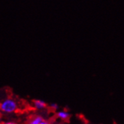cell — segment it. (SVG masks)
<instances>
[{
    "instance_id": "1",
    "label": "cell",
    "mask_w": 124,
    "mask_h": 124,
    "mask_svg": "<svg viewBox=\"0 0 124 124\" xmlns=\"http://www.w3.org/2000/svg\"><path fill=\"white\" fill-rule=\"evenodd\" d=\"M19 104L12 98H6L0 102V111L5 114H13L19 110Z\"/></svg>"
},
{
    "instance_id": "2",
    "label": "cell",
    "mask_w": 124,
    "mask_h": 124,
    "mask_svg": "<svg viewBox=\"0 0 124 124\" xmlns=\"http://www.w3.org/2000/svg\"><path fill=\"white\" fill-rule=\"evenodd\" d=\"M33 107L36 110H43L47 107V104L43 100L37 99L33 101Z\"/></svg>"
},
{
    "instance_id": "3",
    "label": "cell",
    "mask_w": 124,
    "mask_h": 124,
    "mask_svg": "<svg viewBox=\"0 0 124 124\" xmlns=\"http://www.w3.org/2000/svg\"><path fill=\"white\" fill-rule=\"evenodd\" d=\"M56 116H57V117L59 118L60 120L65 121V120H67L69 118L70 114H69V113L67 111L61 110V111H59L56 113Z\"/></svg>"
},
{
    "instance_id": "4",
    "label": "cell",
    "mask_w": 124,
    "mask_h": 124,
    "mask_svg": "<svg viewBox=\"0 0 124 124\" xmlns=\"http://www.w3.org/2000/svg\"><path fill=\"white\" fill-rule=\"evenodd\" d=\"M43 120L41 116L39 115H34L33 116L28 120L27 124H40V123Z\"/></svg>"
},
{
    "instance_id": "5",
    "label": "cell",
    "mask_w": 124,
    "mask_h": 124,
    "mask_svg": "<svg viewBox=\"0 0 124 124\" xmlns=\"http://www.w3.org/2000/svg\"><path fill=\"white\" fill-rule=\"evenodd\" d=\"M49 107H50V108H52L53 110H56V109L58 108V105H57L56 104H54V103L50 104V105H49Z\"/></svg>"
},
{
    "instance_id": "6",
    "label": "cell",
    "mask_w": 124,
    "mask_h": 124,
    "mask_svg": "<svg viewBox=\"0 0 124 124\" xmlns=\"http://www.w3.org/2000/svg\"><path fill=\"white\" fill-rule=\"evenodd\" d=\"M2 124H17V123L15 122H13V121H8V122H5Z\"/></svg>"
},
{
    "instance_id": "7",
    "label": "cell",
    "mask_w": 124,
    "mask_h": 124,
    "mask_svg": "<svg viewBox=\"0 0 124 124\" xmlns=\"http://www.w3.org/2000/svg\"><path fill=\"white\" fill-rule=\"evenodd\" d=\"M40 124H50V123L48 122V121H47V120H42L41 123H40Z\"/></svg>"
},
{
    "instance_id": "8",
    "label": "cell",
    "mask_w": 124,
    "mask_h": 124,
    "mask_svg": "<svg viewBox=\"0 0 124 124\" xmlns=\"http://www.w3.org/2000/svg\"><path fill=\"white\" fill-rule=\"evenodd\" d=\"M0 124H2V117L0 116Z\"/></svg>"
},
{
    "instance_id": "9",
    "label": "cell",
    "mask_w": 124,
    "mask_h": 124,
    "mask_svg": "<svg viewBox=\"0 0 124 124\" xmlns=\"http://www.w3.org/2000/svg\"><path fill=\"white\" fill-rule=\"evenodd\" d=\"M85 124H91V123H85Z\"/></svg>"
}]
</instances>
